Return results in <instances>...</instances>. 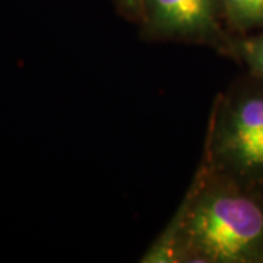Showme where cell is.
Masks as SVG:
<instances>
[{
    "label": "cell",
    "instance_id": "cell-6",
    "mask_svg": "<svg viewBox=\"0 0 263 263\" xmlns=\"http://www.w3.org/2000/svg\"><path fill=\"white\" fill-rule=\"evenodd\" d=\"M123 2H124V3H127V5H136L139 0H123Z\"/></svg>",
    "mask_w": 263,
    "mask_h": 263
},
{
    "label": "cell",
    "instance_id": "cell-5",
    "mask_svg": "<svg viewBox=\"0 0 263 263\" xmlns=\"http://www.w3.org/2000/svg\"><path fill=\"white\" fill-rule=\"evenodd\" d=\"M246 59L263 76V35L243 44Z\"/></svg>",
    "mask_w": 263,
    "mask_h": 263
},
{
    "label": "cell",
    "instance_id": "cell-3",
    "mask_svg": "<svg viewBox=\"0 0 263 263\" xmlns=\"http://www.w3.org/2000/svg\"><path fill=\"white\" fill-rule=\"evenodd\" d=\"M155 28L174 34H205L215 27V0H145Z\"/></svg>",
    "mask_w": 263,
    "mask_h": 263
},
{
    "label": "cell",
    "instance_id": "cell-2",
    "mask_svg": "<svg viewBox=\"0 0 263 263\" xmlns=\"http://www.w3.org/2000/svg\"><path fill=\"white\" fill-rule=\"evenodd\" d=\"M218 152L237 171H263V98H247L228 114Z\"/></svg>",
    "mask_w": 263,
    "mask_h": 263
},
{
    "label": "cell",
    "instance_id": "cell-1",
    "mask_svg": "<svg viewBox=\"0 0 263 263\" xmlns=\"http://www.w3.org/2000/svg\"><path fill=\"white\" fill-rule=\"evenodd\" d=\"M193 250L209 262L263 260V209L250 197L215 190L193 205L186 224Z\"/></svg>",
    "mask_w": 263,
    "mask_h": 263
},
{
    "label": "cell",
    "instance_id": "cell-4",
    "mask_svg": "<svg viewBox=\"0 0 263 263\" xmlns=\"http://www.w3.org/2000/svg\"><path fill=\"white\" fill-rule=\"evenodd\" d=\"M228 16L241 27H263V0H222Z\"/></svg>",
    "mask_w": 263,
    "mask_h": 263
}]
</instances>
